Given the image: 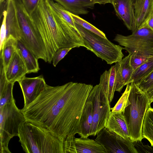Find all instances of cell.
Listing matches in <instances>:
<instances>
[{
	"mask_svg": "<svg viewBox=\"0 0 153 153\" xmlns=\"http://www.w3.org/2000/svg\"><path fill=\"white\" fill-rule=\"evenodd\" d=\"M93 87L73 82L56 86L47 85L21 111L26 121L45 128L63 142L68 136L79 135L80 118Z\"/></svg>",
	"mask_w": 153,
	"mask_h": 153,
	"instance_id": "cell-1",
	"label": "cell"
},
{
	"mask_svg": "<svg viewBox=\"0 0 153 153\" xmlns=\"http://www.w3.org/2000/svg\"><path fill=\"white\" fill-rule=\"evenodd\" d=\"M32 14L46 28L56 51L63 48L85 47L83 38L77 29L56 13L48 0H40Z\"/></svg>",
	"mask_w": 153,
	"mask_h": 153,
	"instance_id": "cell-2",
	"label": "cell"
},
{
	"mask_svg": "<svg viewBox=\"0 0 153 153\" xmlns=\"http://www.w3.org/2000/svg\"><path fill=\"white\" fill-rule=\"evenodd\" d=\"M27 153H64L63 142L41 126L25 120L19 127L18 136Z\"/></svg>",
	"mask_w": 153,
	"mask_h": 153,
	"instance_id": "cell-3",
	"label": "cell"
},
{
	"mask_svg": "<svg viewBox=\"0 0 153 153\" xmlns=\"http://www.w3.org/2000/svg\"><path fill=\"white\" fill-rule=\"evenodd\" d=\"M130 90L128 99L130 104L123 112L127 123L130 137L133 142L142 140V128L146 111L151 103L147 94L134 82L130 83Z\"/></svg>",
	"mask_w": 153,
	"mask_h": 153,
	"instance_id": "cell-4",
	"label": "cell"
},
{
	"mask_svg": "<svg viewBox=\"0 0 153 153\" xmlns=\"http://www.w3.org/2000/svg\"><path fill=\"white\" fill-rule=\"evenodd\" d=\"M20 26L21 37L19 40L38 59L48 62L47 54L43 41L31 22L30 15L21 0H14Z\"/></svg>",
	"mask_w": 153,
	"mask_h": 153,
	"instance_id": "cell-5",
	"label": "cell"
},
{
	"mask_svg": "<svg viewBox=\"0 0 153 153\" xmlns=\"http://www.w3.org/2000/svg\"><path fill=\"white\" fill-rule=\"evenodd\" d=\"M76 28L82 36L87 50L97 56L111 65L119 61L124 56L123 48L115 45L107 38H102L84 29L74 22Z\"/></svg>",
	"mask_w": 153,
	"mask_h": 153,
	"instance_id": "cell-6",
	"label": "cell"
},
{
	"mask_svg": "<svg viewBox=\"0 0 153 153\" xmlns=\"http://www.w3.org/2000/svg\"><path fill=\"white\" fill-rule=\"evenodd\" d=\"M14 99L0 107V153H11L8 145L10 140L18 136L20 124L25 120Z\"/></svg>",
	"mask_w": 153,
	"mask_h": 153,
	"instance_id": "cell-7",
	"label": "cell"
},
{
	"mask_svg": "<svg viewBox=\"0 0 153 153\" xmlns=\"http://www.w3.org/2000/svg\"><path fill=\"white\" fill-rule=\"evenodd\" d=\"M114 40L124 47L123 49L130 55L153 56V31L145 23L131 35L117 34Z\"/></svg>",
	"mask_w": 153,
	"mask_h": 153,
	"instance_id": "cell-8",
	"label": "cell"
},
{
	"mask_svg": "<svg viewBox=\"0 0 153 153\" xmlns=\"http://www.w3.org/2000/svg\"><path fill=\"white\" fill-rule=\"evenodd\" d=\"M88 98L93 106V123L91 135L95 136L105 127L106 121L111 112L108 98L99 85L93 86Z\"/></svg>",
	"mask_w": 153,
	"mask_h": 153,
	"instance_id": "cell-9",
	"label": "cell"
},
{
	"mask_svg": "<svg viewBox=\"0 0 153 153\" xmlns=\"http://www.w3.org/2000/svg\"><path fill=\"white\" fill-rule=\"evenodd\" d=\"M97 135L95 140L103 146L107 153H138L129 138L125 139L105 127Z\"/></svg>",
	"mask_w": 153,
	"mask_h": 153,
	"instance_id": "cell-10",
	"label": "cell"
},
{
	"mask_svg": "<svg viewBox=\"0 0 153 153\" xmlns=\"http://www.w3.org/2000/svg\"><path fill=\"white\" fill-rule=\"evenodd\" d=\"M64 153H107L98 142L88 137L76 138L75 135L67 137L63 141Z\"/></svg>",
	"mask_w": 153,
	"mask_h": 153,
	"instance_id": "cell-11",
	"label": "cell"
},
{
	"mask_svg": "<svg viewBox=\"0 0 153 153\" xmlns=\"http://www.w3.org/2000/svg\"><path fill=\"white\" fill-rule=\"evenodd\" d=\"M18 82L22 92L24 107L33 101L47 85L42 75L32 78L27 77L25 76Z\"/></svg>",
	"mask_w": 153,
	"mask_h": 153,
	"instance_id": "cell-12",
	"label": "cell"
},
{
	"mask_svg": "<svg viewBox=\"0 0 153 153\" xmlns=\"http://www.w3.org/2000/svg\"><path fill=\"white\" fill-rule=\"evenodd\" d=\"M133 2L134 0H111V3L117 16L132 32L136 30Z\"/></svg>",
	"mask_w": 153,
	"mask_h": 153,
	"instance_id": "cell-13",
	"label": "cell"
},
{
	"mask_svg": "<svg viewBox=\"0 0 153 153\" xmlns=\"http://www.w3.org/2000/svg\"><path fill=\"white\" fill-rule=\"evenodd\" d=\"M130 56H128L115 63V91L120 92L123 87L130 83L134 70L130 63Z\"/></svg>",
	"mask_w": 153,
	"mask_h": 153,
	"instance_id": "cell-14",
	"label": "cell"
},
{
	"mask_svg": "<svg viewBox=\"0 0 153 153\" xmlns=\"http://www.w3.org/2000/svg\"><path fill=\"white\" fill-rule=\"evenodd\" d=\"M5 71L7 80L14 83L22 79L27 74L25 62L17 49Z\"/></svg>",
	"mask_w": 153,
	"mask_h": 153,
	"instance_id": "cell-15",
	"label": "cell"
},
{
	"mask_svg": "<svg viewBox=\"0 0 153 153\" xmlns=\"http://www.w3.org/2000/svg\"><path fill=\"white\" fill-rule=\"evenodd\" d=\"M6 10V39L11 36L17 40H19L21 37L20 30L14 0L9 1Z\"/></svg>",
	"mask_w": 153,
	"mask_h": 153,
	"instance_id": "cell-16",
	"label": "cell"
},
{
	"mask_svg": "<svg viewBox=\"0 0 153 153\" xmlns=\"http://www.w3.org/2000/svg\"><path fill=\"white\" fill-rule=\"evenodd\" d=\"M105 127L125 139L129 138L128 126L123 112L111 111L106 121Z\"/></svg>",
	"mask_w": 153,
	"mask_h": 153,
	"instance_id": "cell-17",
	"label": "cell"
},
{
	"mask_svg": "<svg viewBox=\"0 0 153 153\" xmlns=\"http://www.w3.org/2000/svg\"><path fill=\"white\" fill-rule=\"evenodd\" d=\"M133 6L137 30L145 22L153 11V0H134Z\"/></svg>",
	"mask_w": 153,
	"mask_h": 153,
	"instance_id": "cell-18",
	"label": "cell"
},
{
	"mask_svg": "<svg viewBox=\"0 0 153 153\" xmlns=\"http://www.w3.org/2000/svg\"><path fill=\"white\" fill-rule=\"evenodd\" d=\"M54 0L69 12L77 15L87 14V9L93 8L95 4L91 0Z\"/></svg>",
	"mask_w": 153,
	"mask_h": 153,
	"instance_id": "cell-19",
	"label": "cell"
},
{
	"mask_svg": "<svg viewBox=\"0 0 153 153\" xmlns=\"http://www.w3.org/2000/svg\"><path fill=\"white\" fill-rule=\"evenodd\" d=\"M99 85L106 95L110 103L114 98L115 89V65L105 70L101 75Z\"/></svg>",
	"mask_w": 153,
	"mask_h": 153,
	"instance_id": "cell-20",
	"label": "cell"
},
{
	"mask_svg": "<svg viewBox=\"0 0 153 153\" xmlns=\"http://www.w3.org/2000/svg\"><path fill=\"white\" fill-rule=\"evenodd\" d=\"M93 115L92 104L91 101L87 98L80 119L79 135L81 137L85 138L91 135Z\"/></svg>",
	"mask_w": 153,
	"mask_h": 153,
	"instance_id": "cell-21",
	"label": "cell"
},
{
	"mask_svg": "<svg viewBox=\"0 0 153 153\" xmlns=\"http://www.w3.org/2000/svg\"><path fill=\"white\" fill-rule=\"evenodd\" d=\"M16 49L22 56L27 74L37 72L40 70L38 59L20 41L17 40Z\"/></svg>",
	"mask_w": 153,
	"mask_h": 153,
	"instance_id": "cell-22",
	"label": "cell"
},
{
	"mask_svg": "<svg viewBox=\"0 0 153 153\" xmlns=\"http://www.w3.org/2000/svg\"><path fill=\"white\" fill-rule=\"evenodd\" d=\"M17 41L12 36H10L6 39L0 51V59L2 60L5 69L16 51Z\"/></svg>",
	"mask_w": 153,
	"mask_h": 153,
	"instance_id": "cell-23",
	"label": "cell"
},
{
	"mask_svg": "<svg viewBox=\"0 0 153 153\" xmlns=\"http://www.w3.org/2000/svg\"><path fill=\"white\" fill-rule=\"evenodd\" d=\"M142 135L153 147V108L150 106L147 109L143 121Z\"/></svg>",
	"mask_w": 153,
	"mask_h": 153,
	"instance_id": "cell-24",
	"label": "cell"
},
{
	"mask_svg": "<svg viewBox=\"0 0 153 153\" xmlns=\"http://www.w3.org/2000/svg\"><path fill=\"white\" fill-rule=\"evenodd\" d=\"M153 71V57L134 71L130 81V83H137L147 76Z\"/></svg>",
	"mask_w": 153,
	"mask_h": 153,
	"instance_id": "cell-25",
	"label": "cell"
},
{
	"mask_svg": "<svg viewBox=\"0 0 153 153\" xmlns=\"http://www.w3.org/2000/svg\"><path fill=\"white\" fill-rule=\"evenodd\" d=\"M14 84L7 81L4 84L0 85V107L11 102L14 99L13 95Z\"/></svg>",
	"mask_w": 153,
	"mask_h": 153,
	"instance_id": "cell-26",
	"label": "cell"
},
{
	"mask_svg": "<svg viewBox=\"0 0 153 153\" xmlns=\"http://www.w3.org/2000/svg\"><path fill=\"white\" fill-rule=\"evenodd\" d=\"M70 14L74 22L86 30L95 34L101 37L107 39L105 34L94 26L80 17L78 15L71 12Z\"/></svg>",
	"mask_w": 153,
	"mask_h": 153,
	"instance_id": "cell-27",
	"label": "cell"
},
{
	"mask_svg": "<svg viewBox=\"0 0 153 153\" xmlns=\"http://www.w3.org/2000/svg\"><path fill=\"white\" fill-rule=\"evenodd\" d=\"M130 90V84L126 85V89L114 106L111 108L112 112H123L126 108L130 104L128 97Z\"/></svg>",
	"mask_w": 153,
	"mask_h": 153,
	"instance_id": "cell-28",
	"label": "cell"
},
{
	"mask_svg": "<svg viewBox=\"0 0 153 153\" xmlns=\"http://www.w3.org/2000/svg\"><path fill=\"white\" fill-rule=\"evenodd\" d=\"M48 1L56 13L68 23L74 27H76L70 12L66 10L59 3L55 2L52 0H48Z\"/></svg>",
	"mask_w": 153,
	"mask_h": 153,
	"instance_id": "cell-29",
	"label": "cell"
},
{
	"mask_svg": "<svg viewBox=\"0 0 153 153\" xmlns=\"http://www.w3.org/2000/svg\"><path fill=\"white\" fill-rule=\"evenodd\" d=\"M130 56V64L134 71L152 57L136 54H133Z\"/></svg>",
	"mask_w": 153,
	"mask_h": 153,
	"instance_id": "cell-30",
	"label": "cell"
},
{
	"mask_svg": "<svg viewBox=\"0 0 153 153\" xmlns=\"http://www.w3.org/2000/svg\"><path fill=\"white\" fill-rule=\"evenodd\" d=\"M136 84L141 90L146 92L153 85V71L147 76Z\"/></svg>",
	"mask_w": 153,
	"mask_h": 153,
	"instance_id": "cell-31",
	"label": "cell"
},
{
	"mask_svg": "<svg viewBox=\"0 0 153 153\" xmlns=\"http://www.w3.org/2000/svg\"><path fill=\"white\" fill-rule=\"evenodd\" d=\"M71 48H60L57 50L53 55L52 61L53 65L56 67L58 62L65 56L72 49Z\"/></svg>",
	"mask_w": 153,
	"mask_h": 153,
	"instance_id": "cell-32",
	"label": "cell"
},
{
	"mask_svg": "<svg viewBox=\"0 0 153 153\" xmlns=\"http://www.w3.org/2000/svg\"><path fill=\"white\" fill-rule=\"evenodd\" d=\"M7 11L5 10L3 11L0 16L1 19L2 16V21L1 25L0 34V51L1 50L6 37V17Z\"/></svg>",
	"mask_w": 153,
	"mask_h": 153,
	"instance_id": "cell-33",
	"label": "cell"
},
{
	"mask_svg": "<svg viewBox=\"0 0 153 153\" xmlns=\"http://www.w3.org/2000/svg\"><path fill=\"white\" fill-rule=\"evenodd\" d=\"M25 9L30 16L36 8L40 0H21Z\"/></svg>",
	"mask_w": 153,
	"mask_h": 153,
	"instance_id": "cell-34",
	"label": "cell"
},
{
	"mask_svg": "<svg viewBox=\"0 0 153 153\" xmlns=\"http://www.w3.org/2000/svg\"><path fill=\"white\" fill-rule=\"evenodd\" d=\"M137 153H153V147L148 145H144L141 140H137L132 142Z\"/></svg>",
	"mask_w": 153,
	"mask_h": 153,
	"instance_id": "cell-35",
	"label": "cell"
},
{
	"mask_svg": "<svg viewBox=\"0 0 153 153\" xmlns=\"http://www.w3.org/2000/svg\"><path fill=\"white\" fill-rule=\"evenodd\" d=\"M144 23L153 31V10Z\"/></svg>",
	"mask_w": 153,
	"mask_h": 153,
	"instance_id": "cell-36",
	"label": "cell"
},
{
	"mask_svg": "<svg viewBox=\"0 0 153 153\" xmlns=\"http://www.w3.org/2000/svg\"><path fill=\"white\" fill-rule=\"evenodd\" d=\"M9 0H0V16L3 11L6 10L8 1Z\"/></svg>",
	"mask_w": 153,
	"mask_h": 153,
	"instance_id": "cell-37",
	"label": "cell"
},
{
	"mask_svg": "<svg viewBox=\"0 0 153 153\" xmlns=\"http://www.w3.org/2000/svg\"><path fill=\"white\" fill-rule=\"evenodd\" d=\"M95 4H106L111 3V0H91Z\"/></svg>",
	"mask_w": 153,
	"mask_h": 153,
	"instance_id": "cell-38",
	"label": "cell"
},
{
	"mask_svg": "<svg viewBox=\"0 0 153 153\" xmlns=\"http://www.w3.org/2000/svg\"><path fill=\"white\" fill-rule=\"evenodd\" d=\"M149 99L153 96V85L146 92Z\"/></svg>",
	"mask_w": 153,
	"mask_h": 153,
	"instance_id": "cell-39",
	"label": "cell"
},
{
	"mask_svg": "<svg viewBox=\"0 0 153 153\" xmlns=\"http://www.w3.org/2000/svg\"><path fill=\"white\" fill-rule=\"evenodd\" d=\"M150 101L151 103L153 102V96L150 99Z\"/></svg>",
	"mask_w": 153,
	"mask_h": 153,
	"instance_id": "cell-40",
	"label": "cell"
},
{
	"mask_svg": "<svg viewBox=\"0 0 153 153\" xmlns=\"http://www.w3.org/2000/svg\"></svg>",
	"mask_w": 153,
	"mask_h": 153,
	"instance_id": "cell-41",
	"label": "cell"
}]
</instances>
